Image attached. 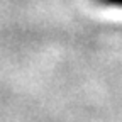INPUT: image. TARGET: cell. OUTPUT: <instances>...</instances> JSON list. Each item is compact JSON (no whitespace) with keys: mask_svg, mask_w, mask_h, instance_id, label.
<instances>
[{"mask_svg":"<svg viewBox=\"0 0 122 122\" xmlns=\"http://www.w3.org/2000/svg\"><path fill=\"white\" fill-rule=\"evenodd\" d=\"M98 5L103 7H114V9H122V0H95Z\"/></svg>","mask_w":122,"mask_h":122,"instance_id":"1","label":"cell"}]
</instances>
